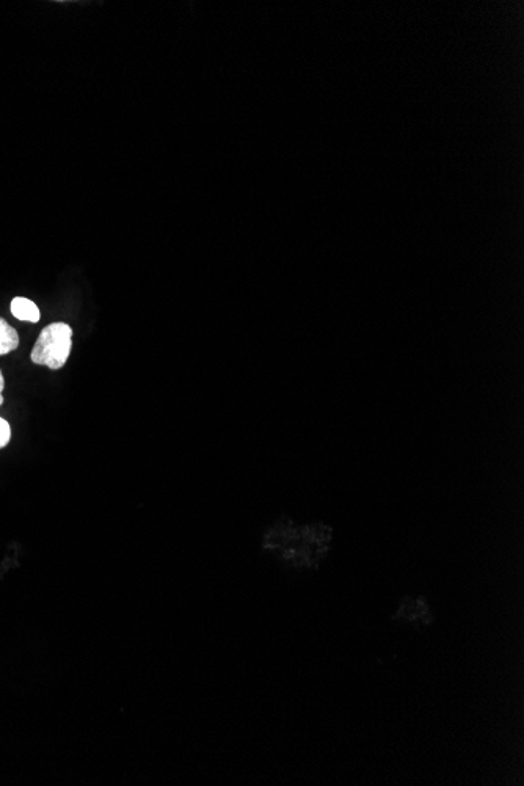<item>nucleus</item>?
I'll return each mask as SVG.
<instances>
[{"label": "nucleus", "mask_w": 524, "mask_h": 786, "mask_svg": "<svg viewBox=\"0 0 524 786\" xmlns=\"http://www.w3.org/2000/svg\"><path fill=\"white\" fill-rule=\"evenodd\" d=\"M73 350V328L65 322H52L41 330L30 360L37 366L59 371L70 360Z\"/></svg>", "instance_id": "1"}, {"label": "nucleus", "mask_w": 524, "mask_h": 786, "mask_svg": "<svg viewBox=\"0 0 524 786\" xmlns=\"http://www.w3.org/2000/svg\"><path fill=\"white\" fill-rule=\"evenodd\" d=\"M397 622L416 623V625H427L432 623L434 617L430 612L429 603L421 597H405L401 601V606L394 614Z\"/></svg>", "instance_id": "2"}, {"label": "nucleus", "mask_w": 524, "mask_h": 786, "mask_svg": "<svg viewBox=\"0 0 524 786\" xmlns=\"http://www.w3.org/2000/svg\"><path fill=\"white\" fill-rule=\"evenodd\" d=\"M10 311L18 321L38 324L41 319V311L37 303L26 299V297H16V299L11 300Z\"/></svg>", "instance_id": "3"}, {"label": "nucleus", "mask_w": 524, "mask_h": 786, "mask_svg": "<svg viewBox=\"0 0 524 786\" xmlns=\"http://www.w3.org/2000/svg\"><path fill=\"white\" fill-rule=\"evenodd\" d=\"M19 347V335L5 319L0 317V357L15 352Z\"/></svg>", "instance_id": "4"}, {"label": "nucleus", "mask_w": 524, "mask_h": 786, "mask_svg": "<svg viewBox=\"0 0 524 786\" xmlns=\"http://www.w3.org/2000/svg\"><path fill=\"white\" fill-rule=\"evenodd\" d=\"M11 426L7 419L0 418V449L7 448L11 440Z\"/></svg>", "instance_id": "5"}, {"label": "nucleus", "mask_w": 524, "mask_h": 786, "mask_svg": "<svg viewBox=\"0 0 524 786\" xmlns=\"http://www.w3.org/2000/svg\"><path fill=\"white\" fill-rule=\"evenodd\" d=\"M4 390H5L4 374H2V371H0V407L4 405Z\"/></svg>", "instance_id": "6"}]
</instances>
